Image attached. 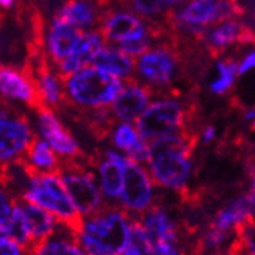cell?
Returning <instances> with one entry per match:
<instances>
[{
    "label": "cell",
    "mask_w": 255,
    "mask_h": 255,
    "mask_svg": "<svg viewBox=\"0 0 255 255\" xmlns=\"http://www.w3.org/2000/svg\"><path fill=\"white\" fill-rule=\"evenodd\" d=\"M216 69H218V78L212 81L210 91L215 95H226L232 91V87L235 86V81L238 78V61L229 56L216 64Z\"/></svg>",
    "instance_id": "cell-27"
},
{
    "label": "cell",
    "mask_w": 255,
    "mask_h": 255,
    "mask_svg": "<svg viewBox=\"0 0 255 255\" xmlns=\"http://www.w3.org/2000/svg\"><path fill=\"white\" fill-rule=\"evenodd\" d=\"M134 220L116 204H106L73 226V234L86 255H120L129 245Z\"/></svg>",
    "instance_id": "cell-2"
},
{
    "label": "cell",
    "mask_w": 255,
    "mask_h": 255,
    "mask_svg": "<svg viewBox=\"0 0 255 255\" xmlns=\"http://www.w3.org/2000/svg\"><path fill=\"white\" fill-rule=\"evenodd\" d=\"M137 224L142 227V231L148 240V251L151 245L159 243H181V232L177 221L173 213L163 206H152L143 215H140L135 220Z\"/></svg>",
    "instance_id": "cell-15"
},
{
    "label": "cell",
    "mask_w": 255,
    "mask_h": 255,
    "mask_svg": "<svg viewBox=\"0 0 255 255\" xmlns=\"http://www.w3.org/2000/svg\"><path fill=\"white\" fill-rule=\"evenodd\" d=\"M83 31L80 28L70 27L64 23H52L48 31V59L58 66L61 61L72 55V52L80 44Z\"/></svg>",
    "instance_id": "cell-21"
},
{
    "label": "cell",
    "mask_w": 255,
    "mask_h": 255,
    "mask_svg": "<svg viewBox=\"0 0 255 255\" xmlns=\"http://www.w3.org/2000/svg\"><path fill=\"white\" fill-rule=\"evenodd\" d=\"M28 255H86L75 238L73 227L61 226L58 231L41 243L33 245Z\"/></svg>",
    "instance_id": "cell-23"
},
{
    "label": "cell",
    "mask_w": 255,
    "mask_h": 255,
    "mask_svg": "<svg viewBox=\"0 0 255 255\" xmlns=\"http://www.w3.org/2000/svg\"><path fill=\"white\" fill-rule=\"evenodd\" d=\"M0 255H28V249L9 237L0 234Z\"/></svg>",
    "instance_id": "cell-32"
},
{
    "label": "cell",
    "mask_w": 255,
    "mask_h": 255,
    "mask_svg": "<svg viewBox=\"0 0 255 255\" xmlns=\"http://www.w3.org/2000/svg\"><path fill=\"white\" fill-rule=\"evenodd\" d=\"M237 243V234H229L210 226L202 235L201 246L207 255H223L232 251Z\"/></svg>",
    "instance_id": "cell-26"
},
{
    "label": "cell",
    "mask_w": 255,
    "mask_h": 255,
    "mask_svg": "<svg viewBox=\"0 0 255 255\" xmlns=\"http://www.w3.org/2000/svg\"><path fill=\"white\" fill-rule=\"evenodd\" d=\"M255 213V193L254 190L241 193L240 196L229 201L218 210L212 221V226L229 234H237L243 226L252 223Z\"/></svg>",
    "instance_id": "cell-17"
},
{
    "label": "cell",
    "mask_w": 255,
    "mask_h": 255,
    "mask_svg": "<svg viewBox=\"0 0 255 255\" xmlns=\"http://www.w3.org/2000/svg\"><path fill=\"white\" fill-rule=\"evenodd\" d=\"M190 108L176 95L152 98L146 109L135 120V128L146 142L187 131Z\"/></svg>",
    "instance_id": "cell-4"
},
{
    "label": "cell",
    "mask_w": 255,
    "mask_h": 255,
    "mask_svg": "<svg viewBox=\"0 0 255 255\" xmlns=\"http://www.w3.org/2000/svg\"><path fill=\"white\" fill-rule=\"evenodd\" d=\"M216 135H218V131L213 125H206L199 132V140L204 145H210L216 140Z\"/></svg>",
    "instance_id": "cell-33"
},
{
    "label": "cell",
    "mask_w": 255,
    "mask_h": 255,
    "mask_svg": "<svg viewBox=\"0 0 255 255\" xmlns=\"http://www.w3.org/2000/svg\"><path fill=\"white\" fill-rule=\"evenodd\" d=\"M176 0H129L128 3L142 16H154L162 11H167Z\"/></svg>",
    "instance_id": "cell-29"
},
{
    "label": "cell",
    "mask_w": 255,
    "mask_h": 255,
    "mask_svg": "<svg viewBox=\"0 0 255 255\" xmlns=\"http://www.w3.org/2000/svg\"><path fill=\"white\" fill-rule=\"evenodd\" d=\"M31 122L34 137L44 140L52 148L62 163L78 162L81 157V145L70 129L62 123L58 112L48 108H36Z\"/></svg>",
    "instance_id": "cell-10"
},
{
    "label": "cell",
    "mask_w": 255,
    "mask_h": 255,
    "mask_svg": "<svg viewBox=\"0 0 255 255\" xmlns=\"http://www.w3.org/2000/svg\"><path fill=\"white\" fill-rule=\"evenodd\" d=\"M142 30H145V22L138 16L128 11H116L108 8L98 22V33L103 36L105 42H123L134 37Z\"/></svg>",
    "instance_id": "cell-16"
},
{
    "label": "cell",
    "mask_w": 255,
    "mask_h": 255,
    "mask_svg": "<svg viewBox=\"0 0 255 255\" xmlns=\"http://www.w3.org/2000/svg\"><path fill=\"white\" fill-rule=\"evenodd\" d=\"M94 67L117 76L122 81L132 78L135 72V58L126 55L119 48H103L92 61Z\"/></svg>",
    "instance_id": "cell-25"
},
{
    "label": "cell",
    "mask_w": 255,
    "mask_h": 255,
    "mask_svg": "<svg viewBox=\"0 0 255 255\" xmlns=\"http://www.w3.org/2000/svg\"><path fill=\"white\" fill-rule=\"evenodd\" d=\"M58 173L72 206L80 218L92 215L106 206L92 167L78 160L72 163H62Z\"/></svg>",
    "instance_id": "cell-8"
},
{
    "label": "cell",
    "mask_w": 255,
    "mask_h": 255,
    "mask_svg": "<svg viewBox=\"0 0 255 255\" xmlns=\"http://www.w3.org/2000/svg\"><path fill=\"white\" fill-rule=\"evenodd\" d=\"M105 39L97 30L84 33L80 44L72 52L70 56H67L64 61H61L58 66H53L56 70V75L61 80L67 78V76L76 73L78 70L87 67L89 64H92L94 58L105 48Z\"/></svg>",
    "instance_id": "cell-20"
},
{
    "label": "cell",
    "mask_w": 255,
    "mask_h": 255,
    "mask_svg": "<svg viewBox=\"0 0 255 255\" xmlns=\"http://www.w3.org/2000/svg\"><path fill=\"white\" fill-rule=\"evenodd\" d=\"M108 8H100L95 0H64L55 9L53 22L70 25L75 28L98 27L101 12Z\"/></svg>",
    "instance_id": "cell-19"
},
{
    "label": "cell",
    "mask_w": 255,
    "mask_h": 255,
    "mask_svg": "<svg viewBox=\"0 0 255 255\" xmlns=\"http://www.w3.org/2000/svg\"><path fill=\"white\" fill-rule=\"evenodd\" d=\"M108 137L112 149H116L131 162H145L149 142L140 135L134 123L114 122L108 131Z\"/></svg>",
    "instance_id": "cell-18"
},
{
    "label": "cell",
    "mask_w": 255,
    "mask_h": 255,
    "mask_svg": "<svg viewBox=\"0 0 255 255\" xmlns=\"http://www.w3.org/2000/svg\"><path fill=\"white\" fill-rule=\"evenodd\" d=\"M254 28L245 20H227L216 23L213 28H207L201 44L204 52L210 58H220L224 50L232 45H251L254 44Z\"/></svg>",
    "instance_id": "cell-14"
},
{
    "label": "cell",
    "mask_w": 255,
    "mask_h": 255,
    "mask_svg": "<svg viewBox=\"0 0 255 255\" xmlns=\"http://www.w3.org/2000/svg\"><path fill=\"white\" fill-rule=\"evenodd\" d=\"M237 243L240 245V251L255 255V226H254V223H248L237 232Z\"/></svg>",
    "instance_id": "cell-31"
},
{
    "label": "cell",
    "mask_w": 255,
    "mask_h": 255,
    "mask_svg": "<svg viewBox=\"0 0 255 255\" xmlns=\"http://www.w3.org/2000/svg\"><path fill=\"white\" fill-rule=\"evenodd\" d=\"M16 201L17 199L12 196V193L6 188L3 181L0 179V234H3V229L9 220V215L12 212Z\"/></svg>",
    "instance_id": "cell-30"
},
{
    "label": "cell",
    "mask_w": 255,
    "mask_h": 255,
    "mask_svg": "<svg viewBox=\"0 0 255 255\" xmlns=\"http://www.w3.org/2000/svg\"><path fill=\"white\" fill-rule=\"evenodd\" d=\"M129 159L125 157L116 149L108 148L100 154L94 163V173L106 204H116L123 187L125 173Z\"/></svg>",
    "instance_id": "cell-13"
},
{
    "label": "cell",
    "mask_w": 255,
    "mask_h": 255,
    "mask_svg": "<svg viewBox=\"0 0 255 255\" xmlns=\"http://www.w3.org/2000/svg\"><path fill=\"white\" fill-rule=\"evenodd\" d=\"M19 204L25 220V226H27V231L31 240V246L41 243V241L47 240L48 237H52L62 226L56 221L53 215H50L44 209L23 201H19Z\"/></svg>",
    "instance_id": "cell-22"
},
{
    "label": "cell",
    "mask_w": 255,
    "mask_h": 255,
    "mask_svg": "<svg viewBox=\"0 0 255 255\" xmlns=\"http://www.w3.org/2000/svg\"><path fill=\"white\" fill-rule=\"evenodd\" d=\"M22 163L28 168L33 174H48L58 173L62 167L61 159L56 156V152L50 148L44 140L34 137L30 143L27 152L22 159Z\"/></svg>",
    "instance_id": "cell-24"
},
{
    "label": "cell",
    "mask_w": 255,
    "mask_h": 255,
    "mask_svg": "<svg viewBox=\"0 0 255 255\" xmlns=\"http://www.w3.org/2000/svg\"><path fill=\"white\" fill-rule=\"evenodd\" d=\"M19 0H0V8H3L5 11H9L14 5H17Z\"/></svg>",
    "instance_id": "cell-36"
},
{
    "label": "cell",
    "mask_w": 255,
    "mask_h": 255,
    "mask_svg": "<svg viewBox=\"0 0 255 255\" xmlns=\"http://www.w3.org/2000/svg\"><path fill=\"white\" fill-rule=\"evenodd\" d=\"M181 62L179 42L174 39L163 41L135 58L137 80L149 86L154 92H160L171 86Z\"/></svg>",
    "instance_id": "cell-7"
},
{
    "label": "cell",
    "mask_w": 255,
    "mask_h": 255,
    "mask_svg": "<svg viewBox=\"0 0 255 255\" xmlns=\"http://www.w3.org/2000/svg\"><path fill=\"white\" fill-rule=\"evenodd\" d=\"M34 138L30 117L20 108L0 103V171L22 162Z\"/></svg>",
    "instance_id": "cell-6"
},
{
    "label": "cell",
    "mask_w": 255,
    "mask_h": 255,
    "mask_svg": "<svg viewBox=\"0 0 255 255\" xmlns=\"http://www.w3.org/2000/svg\"><path fill=\"white\" fill-rule=\"evenodd\" d=\"M152 98H154V91L145 83L138 81L134 76L123 80L122 91L109 106L114 122L135 123Z\"/></svg>",
    "instance_id": "cell-12"
},
{
    "label": "cell",
    "mask_w": 255,
    "mask_h": 255,
    "mask_svg": "<svg viewBox=\"0 0 255 255\" xmlns=\"http://www.w3.org/2000/svg\"><path fill=\"white\" fill-rule=\"evenodd\" d=\"M157 191L159 188L151 179L145 163L129 160L116 206L126 212L132 220H137L140 215L157 204Z\"/></svg>",
    "instance_id": "cell-9"
},
{
    "label": "cell",
    "mask_w": 255,
    "mask_h": 255,
    "mask_svg": "<svg viewBox=\"0 0 255 255\" xmlns=\"http://www.w3.org/2000/svg\"><path fill=\"white\" fill-rule=\"evenodd\" d=\"M193 140L188 132L162 137L149 142L145 167L157 188L181 193L195 176Z\"/></svg>",
    "instance_id": "cell-1"
},
{
    "label": "cell",
    "mask_w": 255,
    "mask_h": 255,
    "mask_svg": "<svg viewBox=\"0 0 255 255\" xmlns=\"http://www.w3.org/2000/svg\"><path fill=\"white\" fill-rule=\"evenodd\" d=\"M0 101L12 106L23 105L31 109L41 108L28 62H25L20 69L11 64H0Z\"/></svg>",
    "instance_id": "cell-11"
},
{
    "label": "cell",
    "mask_w": 255,
    "mask_h": 255,
    "mask_svg": "<svg viewBox=\"0 0 255 255\" xmlns=\"http://www.w3.org/2000/svg\"><path fill=\"white\" fill-rule=\"evenodd\" d=\"M231 255H251V254H248V252H243V251H237V252H234V254H231Z\"/></svg>",
    "instance_id": "cell-37"
},
{
    "label": "cell",
    "mask_w": 255,
    "mask_h": 255,
    "mask_svg": "<svg viewBox=\"0 0 255 255\" xmlns=\"http://www.w3.org/2000/svg\"><path fill=\"white\" fill-rule=\"evenodd\" d=\"M254 66H255V53L251 52L243 61L238 62V70H237L238 76H241V75H245L246 72H249Z\"/></svg>",
    "instance_id": "cell-34"
},
{
    "label": "cell",
    "mask_w": 255,
    "mask_h": 255,
    "mask_svg": "<svg viewBox=\"0 0 255 255\" xmlns=\"http://www.w3.org/2000/svg\"><path fill=\"white\" fill-rule=\"evenodd\" d=\"M120 255H149L148 251V240L142 231V227L137 224L134 220L132 224V231H131V240L129 245H128Z\"/></svg>",
    "instance_id": "cell-28"
},
{
    "label": "cell",
    "mask_w": 255,
    "mask_h": 255,
    "mask_svg": "<svg viewBox=\"0 0 255 255\" xmlns=\"http://www.w3.org/2000/svg\"><path fill=\"white\" fill-rule=\"evenodd\" d=\"M17 201L30 202L53 215L56 221L62 226L73 227L78 223L80 216L69 199L64 188L59 173L48 174H30L27 184L22 188Z\"/></svg>",
    "instance_id": "cell-5"
},
{
    "label": "cell",
    "mask_w": 255,
    "mask_h": 255,
    "mask_svg": "<svg viewBox=\"0 0 255 255\" xmlns=\"http://www.w3.org/2000/svg\"><path fill=\"white\" fill-rule=\"evenodd\" d=\"M0 103H2V101H0Z\"/></svg>",
    "instance_id": "cell-38"
},
{
    "label": "cell",
    "mask_w": 255,
    "mask_h": 255,
    "mask_svg": "<svg viewBox=\"0 0 255 255\" xmlns=\"http://www.w3.org/2000/svg\"><path fill=\"white\" fill-rule=\"evenodd\" d=\"M61 81L66 105L83 114L109 108L123 86L120 78L94 66H87Z\"/></svg>",
    "instance_id": "cell-3"
},
{
    "label": "cell",
    "mask_w": 255,
    "mask_h": 255,
    "mask_svg": "<svg viewBox=\"0 0 255 255\" xmlns=\"http://www.w3.org/2000/svg\"><path fill=\"white\" fill-rule=\"evenodd\" d=\"M254 117H255L254 108H248V109H245V112H243V120H245L246 123L252 125V123H254Z\"/></svg>",
    "instance_id": "cell-35"
}]
</instances>
